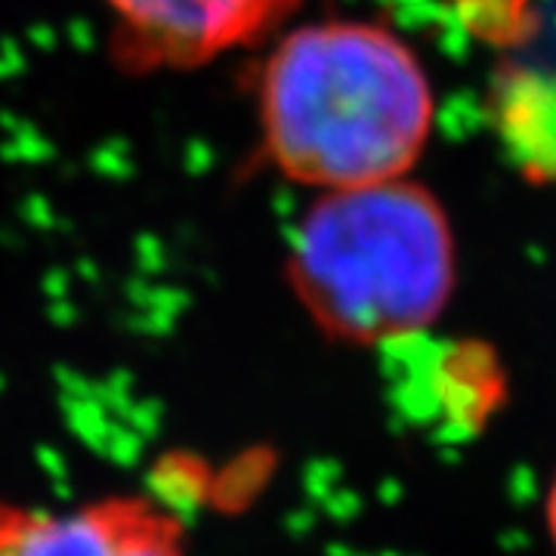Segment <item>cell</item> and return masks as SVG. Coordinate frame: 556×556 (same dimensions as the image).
<instances>
[{
	"label": "cell",
	"mask_w": 556,
	"mask_h": 556,
	"mask_svg": "<svg viewBox=\"0 0 556 556\" xmlns=\"http://www.w3.org/2000/svg\"><path fill=\"white\" fill-rule=\"evenodd\" d=\"M112 53L130 72L195 68L263 38L298 0H102Z\"/></svg>",
	"instance_id": "4"
},
{
	"label": "cell",
	"mask_w": 556,
	"mask_h": 556,
	"mask_svg": "<svg viewBox=\"0 0 556 556\" xmlns=\"http://www.w3.org/2000/svg\"><path fill=\"white\" fill-rule=\"evenodd\" d=\"M544 526H547V538L554 544L556 554V473L551 479V489H547V497H544Z\"/></svg>",
	"instance_id": "5"
},
{
	"label": "cell",
	"mask_w": 556,
	"mask_h": 556,
	"mask_svg": "<svg viewBox=\"0 0 556 556\" xmlns=\"http://www.w3.org/2000/svg\"><path fill=\"white\" fill-rule=\"evenodd\" d=\"M263 155L281 177L350 189L405 177L433 130V87L415 50L375 22L300 25L260 68Z\"/></svg>",
	"instance_id": "1"
},
{
	"label": "cell",
	"mask_w": 556,
	"mask_h": 556,
	"mask_svg": "<svg viewBox=\"0 0 556 556\" xmlns=\"http://www.w3.org/2000/svg\"><path fill=\"white\" fill-rule=\"evenodd\" d=\"M0 556H199L189 522L149 492L80 501L0 497Z\"/></svg>",
	"instance_id": "3"
},
{
	"label": "cell",
	"mask_w": 556,
	"mask_h": 556,
	"mask_svg": "<svg viewBox=\"0 0 556 556\" xmlns=\"http://www.w3.org/2000/svg\"><path fill=\"white\" fill-rule=\"evenodd\" d=\"M285 276L321 334L383 346L445 313L455 236L437 195L412 179L328 189L298 223Z\"/></svg>",
	"instance_id": "2"
}]
</instances>
